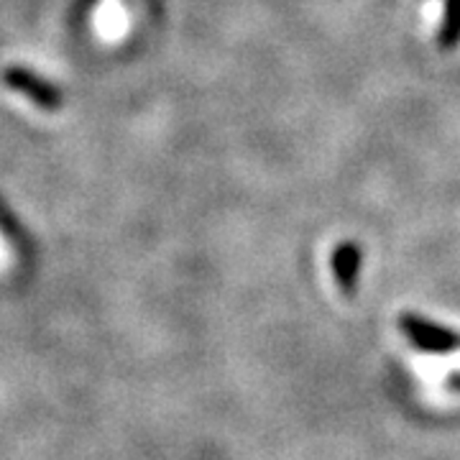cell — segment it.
Here are the masks:
<instances>
[{"mask_svg":"<svg viewBox=\"0 0 460 460\" xmlns=\"http://www.w3.org/2000/svg\"><path fill=\"white\" fill-rule=\"evenodd\" d=\"M399 328L410 338V343L414 348H420L425 353L443 356V353H453L456 348H460L458 332H453L445 325H438V323H432V320L422 317V314L404 313L399 317Z\"/></svg>","mask_w":460,"mask_h":460,"instance_id":"6da1fadb","label":"cell"},{"mask_svg":"<svg viewBox=\"0 0 460 460\" xmlns=\"http://www.w3.org/2000/svg\"><path fill=\"white\" fill-rule=\"evenodd\" d=\"M131 11L123 0H100L93 11V31L105 47H118L131 33Z\"/></svg>","mask_w":460,"mask_h":460,"instance_id":"7a4b0ae2","label":"cell"},{"mask_svg":"<svg viewBox=\"0 0 460 460\" xmlns=\"http://www.w3.org/2000/svg\"><path fill=\"white\" fill-rule=\"evenodd\" d=\"M332 277L338 281L341 292L343 295H353L356 287H358V277H361V263H363V251L358 243L353 241H343L341 246H335L332 251Z\"/></svg>","mask_w":460,"mask_h":460,"instance_id":"3957f363","label":"cell"},{"mask_svg":"<svg viewBox=\"0 0 460 460\" xmlns=\"http://www.w3.org/2000/svg\"><path fill=\"white\" fill-rule=\"evenodd\" d=\"M5 84H8L11 90H16L18 95L31 100L33 105L44 108V111H57V108H59V95H57V90L49 87L47 83H41V80H36L29 72H18V69L8 72V75H5Z\"/></svg>","mask_w":460,"mask_h":460,"instance_id":"277c9868","label":"cell"},{"mask_svg":"<svg viewBox=\"0 0 460 460\" xmlns=\"http://www.w3.org/2000/svg\"><path fill=\"white\" fill-rule=\"evenodd\" d=\"M460 44V0H445V13L440 31H438V47L443 51L456 49Z\"/></svg>","mask_w":460,"mask_h":460,"instance_id":"5b68a950","label":"cell"},{"mask_svg":"<svg viewBox=\"0 0 460 460\" xmlns=\"http://www.w3.org/2000/svg\"><path fill=\"white\" fill-rule=\"evenodd\" d=\"M11 263H13V251L8 246L5 235L0 233V274H5L11 269Z\"/></svg>","mask_w":460,"mask_h":460,"instance_id":"8992f818","label":"cell"}]
</instances>
